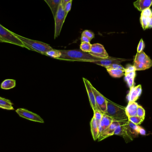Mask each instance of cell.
Listing matches in <instances>:
<instances>
[{"instance_id":"obj_1","label":"cell","mask_w":152,"mask_h":152,"mask_svg":"<svg viewBox=\"0 0 152 152\" xmlns=\"http://www.w3.org/2000/svg\"><path fill=\"white\" fill-rule=\"evenodd\" d=\"M61 56L58 59L69 61L93 62L101 59L98 58L84 52L81 50H60Z\"/></svg>"},{"instance_id":"obj_2","label":"cell","mask_w":152,"mask_h":152,"mask_svg":"<svg viewBox=\"0 0 152 152\" xmlns=\"http://www.w3.org/2000/svg\"><path fill=\"white\" fill-rule=\"evenodd\" d=\"M13 34L22 42L24 45V48L30 50L34 51L43 55H46V52L53 49L50 45L45 43L28 39L14 33Z\"/></svg>"},{"instance_id":"obj_3","label":"cell","mask_w":152,"mask_h":152,"mask_svg":"<svg viewBox=\"0 0 152 152\" xmlns=\"http://www.w3.org/2000/svg\"><path fill=\"white\" fill-rule=\"evenodd\" d=\"M107 110L104 114L111 117L113 121H127L128 118L126 112V107L114 103L107 99Z\"/></svg>"},{"instance_id":"obj_4","label":"cell","mask_w":152,"mask_h":152,"mask_svg":"<svg viewBox=\"0 0 152 152\" xmlns=\"http://www.w3.org/2000/svg\"><path fill=\"white\" fill-rule=\"evenodd\" d=\"M136 71L144 70L150 68L152 66V61L144 51L137 53L134 59V65Z\"/></svg>"},{"instance_id":"obj_5","label":"cell","mask_w":152,"mask_h":152,"mask_svg":"<svg viewBox=\"0 0 152 152\" xmlns=\"http://www.w3.org/2000/svg\"><path fill=\"white\" fill-rule=\"evenodd\" d=\"M0 42L8 43L24 48L21 41L10 31L0 24Z\"/></svg>"},{"instance_id":"obj_6","label":"cell","mask_w":152,"mask_h":152,"mask_svg":"<svg viewBox=\"0 0 152 152\" xmlns=\"http://www.w3.org/2000/svg\"><path fill=\"white\" fill-rule=\"evenodd\" d=\"M67 15L65 12L63 6L61 4L56 13V16L54 18V20H55L54 39H56L60 35Z\"/></svg>"},{"instance_id":"obj_7","label":"cell","mask_w":152,"mask_h":152,"mask_svg":"<svg viewBox=\"0 0 152 152\" xmlns=\"http://www.w3.org/2000/svg\"><path fill=\"white\" fill-rule=\"evenodd\" d=\"M16 112L20 117L26 119L39 123H44V121L39 115L28 111V110L22 108H19L16 110Z\"/></svg>"},{"instance_id":"obj_8","label":"cell","mask_w":152,"mask_h":152,"mask_svg":"<svg viewBox=\"0 0 152 152\" xmlns=\"http://www.w3.org/2000/svg\"><path fill=\"white\" fill-rule=\"evenodd\" d=\"M92 88L94 94L97 108L103 113H105L107 110V98L98 92L93 86H92Z\"/></svg>"},{"instance_id":"obj_9","label":"cell","mask_w":152,"mask_h":152,"mask_svg":"<svg viewBox=\"0 0 152 152\" xmlns=\"http://www.w3.org/2000/svg\"><path fill=\"white\" fill-rule=\"evenodd\" d=\"M89 54L94 57L99 59L107 58L109 57L104 47L99 43L92 45L91 51Z\"/></svg>"},{"instance_id":"obj_10","label":"cell","mask_w":152,"mask_h":152,"mask_svg":"<svg viewBox=\"0 0 152 152\" xmlns=\"http://www.w3.org/2000/svg\"><path fill=\"white\" fill-rule=\"evenodd\" d=\"M127 121H113L110 126L107 129L104 131L102 133L100 134L98 139H97L98 142L102 141L103 140L109 137L114 135V131L117 127L119 125L124 124Z\"/></svg>"},{"instance_id":"obj_11","label":"cell","mask_w":152,"mask_h":152,"mask_svg":"<svg viewBox=\"0 0 152 152\" xmlns=\"http://www.w3.org/2000/svg\"><path fill=\"white\" fill-rule=\"evenodd\" d=\"M83 80L84 84H85V87H86V89L88 95L89 102H90V105H91L93 111H94L96 110H99L97 108L96 102L94 94V92L92 90V84L89 82V80H88L85 78H83Z\"/></svg>"},{"instance_id":"obj_12","label":"cell","mask_w":152,"mask_h":152,"mask_svg":"<svg viewBox=\"0 0 152 152\" xmlns=\"http://www.w3.org/2000/svg\"><path fill=\"white\" fill-rule=\"evenodd\" d=\"M126 60L123 59L117 58H111L109 57L107 58L101 59L96 61H94L92 63L106 68L112 64H115V63L119 64Z\"/></svg>"},{"instance_id":"obj_13","label":"cell","mask_w":152,"mask_h":152,"mask_svg":"<svg viewBox=\"0 0 152 152\" xmlns=\"http://www.w3.org/2000/svg\"><path fill=\"white\" fill-rule=\"evenodd\" d=\"M152 16V11L150 8L145 9L142 12L140 22L143 30L148 28V25Z\"/></svg>"},{"instance_id":"obj_14","label":"cell","mask_w":152,"mask_h":152,"mask_svg":"<svg viewBox=\"0 0 152 152\" xmlns=\"http://www.w3.org/2000/svg\"><path fill=\"white\" fill-rule=\"evenodd\" d=\"M130 88V91L127 95V98L129 102H136L142 94V86L140 85L137 86H134Z\"/></svg>"},{"instance_id":"obj_15","label":"cell","mask_w":152,"mask_h":152,"mask_svg":"<svg viewBox=\"0 0 152 152\" xmlns=\"http://www.w3.org/2000/svg\"><path fill=\"white\" fill-rule=\"evenodd\" d=\"M126 123L121 124V125L118 126L114 131V135L122 137L125 140V142L128 143L132 142V141H133V139L128 134L126 126H125V124Z\"/></svg>"},{"instance_id":"obj_16","label":"cell","mask_w":152,"mask_h":152,"mask_svg":"<svg viewBox=\"0 0 152 152\" xmlns=\"http://www.w3.org/2000/svg\"><path fill=\"white\" fill-rule=\"evenodd\" d=\"M139 125H136L128 121L125 124L126 129L128 134L134 140V138H136L139 136L137 129Z\"/></svg>"},{"instance_id":"obj_17","label":"cell","mask_w":152,"mask_h":152,"mask_svg":"<svg viewBox=\"0 0 152 152\" xmlns=\"http://www.w3.org/2000/svg\"><path fill=\"white\" fill-rule=\"evenodd\" d=\"M113 121V120L111 117L104 113L102 120L100 121L99 125V135L110 126Z\"/></svg>"},{"instance_id":"obj_18","label":"cell","mask_w":152,"mask_h":152,"mask_svg":"<svg viewBox=\"0 0 152 152\" xmlns=\"http://www.w3.org/2000/svg\"><path fill=\"white\" fill-rule=\"evenodd\" d=\"M138 104L136 102H129L128 104L126 107V112L128 118L137 116V110Z\"/></svg>"},{"instance_id":"obj_19","label":"cell","mask_w":152,"mask_h":152,"mask_svg":"<svg viewBox=\"0 0 152 152\" xmlns=\"http://www.w3.org/2000/svg\"><path fill=\"white\" fill-rule=\"evenodd\" d=\"M134 7L140 11L150 8L152 5V0H137L134 3Z\"/></svg>"},{"instance_id":"obj_20","label":"cell","mask_w":152,"mask_h":152,"mask_svg":"<svg viewBox=\"0 0 152 152\" xmlns=\"http://www.w3.org/2000/svg\"><path fill=\"white\" fill-rule=\"evenodd\" d=\"M44 1L46 2V3L50 7L54 18L57 11L58 10L59 7L61 4L62 0H44Z\"/></svg>"},{"instance_id":"obj_21","label":"cell","mask_w":152,"mask_h":152,"mask_svg":"<svg viewBox=\"0 0 152 152\" xmlns=\"http://www.w3.org/2000/svg\"><path fill=\"white\" fill-rule=\"evenodd\" d=\"M90 125L91 134H92L93 139L94 141H96L98 139L99 136V126L97 125V122L94 117H93L91 119Z\"/></svg>"},{"instance_id":"obj_22","label":"cell","mask_w":152,"mask_h":152,"mask_svg":"<svg viewBox=\"0 0 152 152\" xmlns=\"http://www.w3.org/2000/svg\"><path fill=\"white\" fill-rule=\"evenodd\" d=\"M0 108L9 110H14L11 102L1 97H0Z\"/></svg>"},{"instance_id":"obj_23","label":"cell","mask_w":152,"mask_h":152,"mask_svg":"<svg viewBox=\"0 0 152 152\" xmlns=\"http://www.w3.org/2000/svg\"><path fill=\"white\" fill-rule=\"evenodd\" d=\"M16 80L13 79H6L4 80L1 85V88L3 89H11L16 86Z\"/></svg>"},{"instance_id":"obj_24","label":"cell","mask_w":152,"mask_h":152,"mask_svg":"<svg viewBox=\"0 0 152 152\" xmlns=\"http://www.w3.org/2000/svg\"><path fill=\"white\" fill-rule=\"evenodd\" d=\"M125 80L126 81L129 87L131 88L134 86V78L136 77V71L125 74Z\"/></svg>"},{"instance_id":"obj_25","label":"cell","mask_w":152,"mask_h":152,"mask_svg":"<svg viewBox=\"0 0 152 152\" xmlns=\"http://www.w3.org/2000/svg\"><path fill=\"white\" fill-rule=\"evenodd\" d=\"M107 70L110 75L113 77H121L125 75V71L121 69H109Z\"/></svg>"},{"instance_id":"obj_26","label":"cell","mask_w":152,"mask_h":152,"mask_svg":"<svg viewBox=\"0 0 152 152\" xmlns=\"http://www.w3.org/2000/svg\"><path fill=\"white\" fill-rule=\"evenodd\" d=\"M61 53L60 50H54V49L50 50L46 53V56H50L53 58L57 59L61 57Z\"/></svg>"},{"instance_id":"obj_27","label":"cell","mask_w":152,"mask_h":152,"mask_svg":"<svg viewBox=\"0 0 152 152\" xmlns=\"http://www.w3.org/2000/svg\"><path fill=\"white\" fill-rule=\"evenodd\" d=\"M129 121L136 125H140L142 123L144 119L137 116H133L128 118Z\"/></svg>"},{"instance_id":"obj_28","label":"cell","mask_w":152,"mask_h":152,"mask_svg":"<svg viewBox=\"0 0 152 152\" xmlns=\"http://www.w3.org/2000/svg\"><path fill=\"white\" fill-rule=\"evenodd\" d=\"M92 45L90 42H82L80 45V49L81 51L89 53L91 51Z\"/></svg>"},{"instance_id":"obj_29","label":"cell","mask_w":152,"mask_h":152,"mask_svg":"<svg viewBox=\"0 0 152 152\" xmlns=\"http://www.w3.org/2000/svg\"><path fill=\"white\" fill-rule=\"evenodd\" d=\"M104 113L99 110H96L94 111V117L95 119L97 125L99 126L100 121L102 120Z\"/></svg>"},{"instance_id":"obj_30","label":"cell","mask_w":152,"mask_h":152,"mask_svg":"<svg viewBox=\"0 0 152 152\" xmlns=\"http://www.w3.org/2000/svg\"><path fill=\"white\" fill-rule=\"evenodd\" d=\"M145 112L142 106L139 105L137 110V116L144 119L145 118Z\"/></svg>"},{"instance_id":"obj_31","label":"cell","mask_w":152,"mask_h":152,"mask_svg":"<svg viewBox=\"0 0 152 152\" xmlns=\"http://www.w3.org/2000/svg\"><path fill=\"white\" fill-rule=\"evenodd\" d=\"M106 69H121V70H124L125 71V68H124L121 65H120L119 64H113L110 65L109 66L105 68Z\"/></svg>"},{"instance_id":"obj_32","label":"cell","mask_w":152,"mask_h":152,"mask_svg":"<svg viewBox=\"0 0 152 152\" xmlns=\"http://www.w3.org/2000/svg\"><path fill=\"white\" fill-rule=\"evenodd\" d=\"M82 35H85L87 37L90 41L92 40L94 37V33L88 30H85L82 33Z\"/></svg>"},{"instance_id":"obj_33","label":"cell","mask_w":152,"mask_h":152,"mask_svg":"<svg viewBox=\"0 0 152 152\" xmlns=\"http://www.w3.org/2000/svg\"><path fill=\"white\" fill-rule=\"evenodd\" d=\"M145 47V45L144 42L142 39H141L137 46V53H140L143 51Z\"/></svg>"},{"instance_id":"obj_34","label":"cell","mask_w":152,"mask_h":152,"mask_svg":"<svg viewBox=\"0 0 152 152\" xmlns=\"http://www.w3.org/2000/svg\"><path fill=\"white\" fill-rule=\"evenodd\" d=\"M72 1H73V0H71V1L68 2L64 8V10H65V12L67 15L71 10V7H72Z\"/></svg>"},{"instance_id":"obj_35","label":"cell","mask_w":152,"mask_h":152,"mask_svg":"<svg viewBox=\"0 0 152 152\" xmlns=\"http://www.w3.org/2000/svg\"><path fill=\"white\" fill-rule=\"evenodd\" d=\"M136 71V70L134 66H132V65H128L127 66L126 68H125V74Z\"/></svg>"},{"instance_id":"obj_36","label":"cell","mask_w":152,"mask_h":152,"mask_svg":"<svg viewBox=\"0 0 152 152\" xmlns=\"http://www.w3.org/2000/svg\"><path fill=\"white\" fill-rule=\"evenodd\" d=\"M137 131H138V134H139L142 135H146V131L144 129L142 128L140 126H138V129H137Z\"/></svg>"},{"instance_id":"obj_37","label":"cell","mask_w":152,"mask_h":152,"mask_svg":"<svg viewBox=\"0 0 152 152\" xmlns=\"http://www.w3.org/2000/svg\"><path fill=\"white\" fill-rule=\"evenodd\" d=\"M80 40H81V43L90 42V41H91L87 37L82 34H81V39H80Z\"/></svg>"},{"instance_id":"obj_38","label":"cell","mask_w":152,"mask_h":152,"mask_svg":"<svg viewBox=\"0 0 152 152\" xmlns=\"http://www.w3.org/2000/svg\"><path fill=\"white\" fill-rule=\"evenodd\" d=\"M71 1V0H62L61 4L62 5V6H63V8L65 7V5H66V4L68 2H69Z\"/></svg>"},{"instance_id":"obj_39","label":"cell","mask_w":152,"mask_h":152,"mask_svg":"<svg viewBox=\"0 0 152 152\" xmlns=\"http://www.w3.org/2000/svg\"><path fill=\"white\" fill-rule=\"evenodd\" d=\"M152 28V16L150 20V22H149V25H148V28Z\"/></svg>"}]
</instances>
